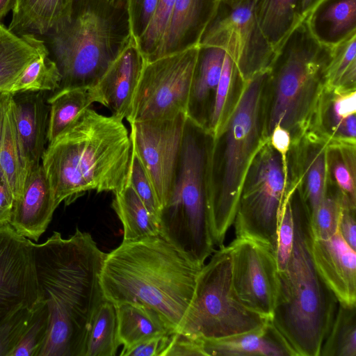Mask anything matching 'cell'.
I'll return each instance as SVG.
<instances>
[{"mask_svg":"<svg viewBox=\"0 0 356 356\" xmlns=\"http://www.w3.org/2000/svg\"><path fill=\"white\" fill-rule=\"evenodd\" d=\"M33 246L40 298L49 316L39 356H84L92 318L105 300L100 273L106 253L79 229L67 238L54 232Z\"/></svg>","mask_w":356,"mask_h":356,"instance_id":"obj_1","label":"cell"},{"mask_svg":"<svg viewBox=\"0 0 356 356\" xmlns=\"http://www.w3.org/2000/svg\"><path fill=\"white\" fill-rule=\"evenodd\" d=\"M202 267L161 236H151L122 241L106 253L100 284L106 300L142 305L175 333L191 303Z\"/></svg>","mask_w":356,"mask_h":356,"instance_id":"obj_2","label":"cell"},{"mask_svg":"<svg viewBox=\"0 0 356 356\" xmlns=\"http://www.w3.org/2000/svg\"><path fill=\"white\" fill-rule=\"evenodd\" d=\"M131 144L122 120L86 109L43 154L42 166L56 207L89 191H115L127 183Z\"/></svg>","mask_w":356,"mask_h":356,"instance_id":"obj_3","label":"cell"},{"mask_svg":"<svg viewBox=\"0 0 356 356\" xmlns=\"http://www.w3.org/2000/svg\"><path fill=\"white\" fill-rule=\"evenodd\" d=\"M291 203L295 226L293 249L286 268L277 271L271 321L295 356H319L339 302L315 267L310 214L296 188L292 192Z\"/></svg>","mask_w":356,"mask_h":356,"instance_id":"obj_4","label":"cell"},{"mask_svg":"<svg viewBox=\"0 0 356 356\" xmlns=\"http://www.w3.org/2000/svg\"><path fill=\"white\" fill-rule=\"evenodd\" d=\"M268 71L243 81L229 115L213 136L208 165V204L215 246L224 245L234 221L246 173L268 140L264 133Z\"/></svg>","mask_w":356,"mask_h":356,"instance_id":"obj_5","label":"cell"},{"mask_svg":"<svg viewBox=\"0 0 356 356\" xmlns=\"http://www.w3.org/2000/svg\"><path fill=\"white\" fill-rule=\"evenodd\" d=\"M332 47L318 42L305 19L275 51L268 68L264 96V133L276 124L290 134L291 146L312 129L323 95Z\"/></svg>","mask_w":356,"mask_h":356,"instance_id":"obj_6","label":"cell"},{"mask_svg":"<svg viewBox=\"0 0 356 356\" xmlns=\"http://www.w3.org/2000/svg\"><path fill=\"white\" fill-rule=\"evenodd\" d=\"M47 36L58 90L92 88L134 38L128 0H74L68 19Z\"/></svg>","mask_w":356,"mask_h":356,"instance_id":"obj_7","label":"cell"},{"mask_svg":"<svg viewBox=\"0 0 356 356\" xmlns=\"http://www.w3.org/2000/svg\"><path fill=\"white\" fill-rule=\"evenodd\" d=\"M212 139L186 117L172 187L159 216V236L200 267L215 250L208 204Z\"/></svg>","mask_w":356,"mask_h":356,"instance_id":"obj_8","label":"cell"},{"mask_svg":"<svg viewBox=\"0 0 356 356\" xmlns=\"http://www.w3.org/2000/svg\"><path fill=\"white\" fill-rule=\"evenodd\" d=\"M218 248L198 273L191 303L177 332L200 341L243 334L270 320L237 298L232 282L229 250L224 245Z\"/></svg>","mask_w":356,"mask_h":356,"instance_id":"obj_9","label":"cell"},{"mask_svg":"<svg viewBox=\"0 0 356 356\" xmlns=\"http://www.w3.org/2000/svg\"><path fill=\"white\" fill-rule=\"evenodd\" d=\"M293 188L289 163L268 141L246 173L233 225L236 237L263 243L275 254L282 204Z\"/></svg>","mask_w":356,"mask_h":356,"instance_id":"obj_10","label":"cell"},{"mask_svg":"<svg viewBox=\"0 0 356 356\" xmlns=\"http://www.w3.org/2000/svg\"><path fill=\"white\" fill-rule=\"evenodd\" d=\"M197 51L198 45L146 62L126 118L129 124L186 114Z\"/></svg>","mask_w":356,"mask_h":356,"instance_id":"obj_11","label":"cell"},{"mask_svg":"<svg viewBox=\"0 0 356 356\" xmlns=\"http://www.w3.org/2000/svg\"><path fill=\"white\" fill-rule=\"evenodd\" d=\"M254 0L227 4L220 0L199 45L222 49L234 62L243 81L267 71L275 51L257 23Z\"/></svg>","mask_w":356,"mask_h":356,"instance_id":"obj_12","label":"cell"},{"mask_svg":"<svg viewBox=\"0 0 356 356\" xmlns=\"http://www.w3.org/2000/svg\"><path fill=\"white\" fill-rule=\"evenodd\" d=\"M186 120V115L181 113L173 118L129 124L131 149L140 161L161 209L172 187Z\"/></svg>","mask_w":356,"mask_h":356,"instance_id":"obj_13","label":"cell"},{"mask_svg":"<svg viewBox=\"0 0 356 356\" xmlns=\"http://www.w3.org/2000/svg\"><path fill=\"white\" fill-rule=\"evenodd\" d=\"M227 248L236 296L247 307L271 320L277 291L275 252L263 243L241 237Z\"/></svg>","mask_w":356,"mask_h":356,"instance_id":"obj_14","label":"cell"},{"mask_svg":"<svg viewBox=\"0 0 356 356\" xmlns=\"http://www.w3.org/2000/svg\"><path fill=\"white\" fill-rule=\"evenodd\" d=\"M40 300L33 242L7 224L0 227V323Z\"/></svg>","mask_w":356,"mask_h":356,"instance_id":"obj_15","label":"cell"},{"mask_svg":"<svg viewBox=\"0 0 356 356\" xmlns=\"http://www.w3.org/2000/svg\"><path fill=\"white\" fill-rule=\"evenodd\" d=\"M327 144L320 136L307 133L297 144L291 146L289 153L292 185L307 204L311 220L327 191Z\"/></svg>","mask_w":356,"mask_h":356,"instance_id":"obj_16","label":"cell"},{"mask_svg":"<svg viewBox=\"0 0 356 356\" xmlns=\"http://www.w3.org/2000/svg\"><path fill=\"white\" fill-rule=\"evenodd\" d=\"M147 60L134 38L90 88L95 99L123 120L129 114L133 95Z\"/></svg>","mask_w":356,"mask_h":356,"instance_id":"obj_17","label":"cell"},{"mask_svg":"<svg viewBox=\"0 0 356 356\" xmlns=\"http://www.w3.org/2000/svg\"><path fill=\"white\" fill-rule=\"evenodd\" d=\"M312 252L318 274L339 304L356 305V250L338 230L328 239L314 238Z\"/></svg>","mask_w":356,"mask_h":356,"instance_id":"obj_18","label":"cell"},{"mask_svg":"<svg viewBox=\"0 0 356 356\" xmlns=\"http://www.w3.org/2000/svg\"><path fill=\"white\" fill-rule=\"evenodd\" d=\"M18 143L27 175L42 164L49 106L43 92L13 95Z\"/></svg>","mask_w":356,"mask_h":356,"instance_id":"obj_19","label":"cell"},{"mask_svg":"<svg viewBox=\"0 0 356 356\" xmlns=\"http://www.w3.org/2000/svg\"><path fill=\"white\" fill-rule=\"evenodd\" d=\"M42 164L26 177L20 195L14 201L10 225L34 241L47 229L56 209Z\"/></svg>","mask_w":356,"mask_h":356,"instance_id":"obj_20","label":"cell"},{"mask_svg":"<svg viewBox=\"0 0 356 356\" xmlns=\"http://www.w3.org/2000/svg\"><path fill=\"white\" fill-rule=\"evenodd\" d=\"M219 2L220 0H175L154 60L199 45Z\"/></svg>","mask_w":356,"mask_h":356,"instance_id":"obj_21","label":"cell"},{"mask_svg":"<svg viewBox=\"0 0 356 356\" xmlns=\"http://www.w3.org/2000/svg\"><path fill=\"white\" fill-rule=\"evenodd\" d=\"M314 134L328 144L356 145V88H327L313 126Z\"/></svg>","mask_w":356,"mask_h":356,"instance_id":"obj_22","label":"cell"},{"mask_svg":"<svg viewBox=\"0 0 356 356\" xmlns=\"http://www.w3.org/2000/svg\"><path fill=\"white\" fill-rule=\"evenodd\" d=\"M225 53L222 49L217 47L198 45L186 115L207 130Z\"/></svg>","mask_w":356,"mask_h":356,"instance_id":"obj_23","label":"cell"},{"mask_svg":"<svg viewBox=\"0 0 356 356\" xmlns=\"http://www.w3.org/2000/svg\"><path fill=\"white\" fill-rule=\"evenodd\" d=\"M200 341L205 356H295L271 320L258 329L243 334Z\"/></svg>","mask_w":356,"mask_h":356,"instance_id":"obj_24","label":"cell"},{"mask_svg":"<svg viewBox=\"0 0 356 356\" xmlns=\"http://www.w3.org/2000/svg\"><path fill=\"white\" fill-rule=\"evenodd\" d=\"M305 21L318 42L333 47L356 33V0H322Z\"/></svg>","mask_w":356,"mask_h":356,"instance_id":"obj_25","label":"cell"},{"mask_svg":"<svg viewBox=\"0 0 356 356\" xmlns=\"http://www.w3.org/2000/svg\"><path fill=\"white\" fill-rule=\"evenodd\" d=\"M74 0H15L8 30L17 35H49L70 17Z\"/></svg>","mask_w":356,"mask_h":356,"instance_id":"obj_26","label":"cell"},{"mask_svg":"<svg viewBox=\"0 0 356 356\" xmlns=\"http://www.w3.org/2000/svg\"><path fill=\"white\" fill-rule=\"evenodd\" d=\"M0 170L15 200L20 195L27 177L18 143L13 95L2 92L0 102Z\"/></svg>","mask_w":356,"mask_h":356,"instance_id":"obj_27","label":"cell"},{"mask_svg":"<svg viewBox=\"0 0 356 356\" xmlns=\"http://www.w3.org/2000/svg\"><path fill=\"white\" fill-rule=\"evenodd\" d=\"M48 50L32 34L17 35L0 23V92H3L26 67Z\"/></svg>","mask_w":356,"mask_h":356,"instance_id":"obj_28","label":"cell"},{"mask_svg":"<svg viewBox=\"0 0 356 356\" xmlns=\"http://www.w3.org/2000/svg\"><path fill=\"white\" fill-rule=\"evenodd\" d=\"M115 306L118 339L122 351L156 337L173 334L154 311L137 303L123 302Z\"/></svg>","mask_w":356,"mask_h":356,"instance_id":"obj_29","label":"cell"},{"mask_svg":"<svg viewBox=\"0 0 356 356\" xmlns=\"http://www.w3.org/2000/svg\"><path fill=\"white\" fill-rule=\"evenodd\" d=\"M254 11L260 29L275 52L304 19L300 0H254Z\"/></svg>","mask_w":356,"mask_h":356,"instance_id":"obj_30","label":"cell"},{"mask_svg":"<svg viewBox=\"0 0 356 356\" xmlns=\"http://www.w3.org/2000/svg\"><path fill=\"white\" fill-rule=\"evenodd\" d=\"M112 207L123 227L122 241L159 236V220L128 184L114 193Z\"/></svg>","mask_w":356,"mask_h":356,"instance_id":"obj_31","label":"cell"},{"mask_svg":"<svg viewBox=\"0 0 356 356\" xmlns=\"http://www.w3.org/2000/svg\"><path fill=\"white\" fill-rule=\"evenodd\" d=\"M95 102L90 88L57 90L47 99L49 106L47 142L53 143Z\"/></svg>","mask_w":356,"mask_h":356,"instance_id":"obj_32","label":"cell"},{"mask_svg":"<svg viewBox=\"0 0 356 356\" xmlns=\"http://www.w3.org/2000/svg\"><path fill=\"white\" fill-rule=\"evenodd\" d=\"M327 184L356 206V145L327 144Z\"/></svg>","mask_w":356,"mask_h":356,"instance_id":"obj_33","label":"cell"},{"mask_svg":"<svg viewBox=\"0 0 356 356\" xmlns=\"http://www.w3.org/2000/svg\"><path fill=\"white\" fill-rule=\"evenodd\" d=\"M119 346L115 306L104 300L90 326L84 356H114Z\"/></svg>","mask_w":356,"mask_h":356,"instance_id":"obj_34","label":"cell"},{"mask_svg":"<svg viewBox=\"0 0 356 356\" xmlns=\"http://www.w3.org/2000/svg\"><path fill=\"white\" fill-rule=\"evenodd\" d=\"M61 75L49 49L33 60L16 80L3 92L11 95L29 92L56 91Z\"/></svg>","mask_w":356,"mask_h":356,"instance_id":"obj_35","label":"cell"},{"mask_svg":"<svg viewBox=\"0 0 356 356\" xmlns=\"http://www.w3.org/2000/svg\"><path fill=\"white\" fill-rule=\"evenodd\" d=\"M243 83L234 62L225 53L207 129L212 136L220 131L237 99Z\"/></svg>","mask_w":356,"mask_h":356,"instance_id":"obj_36","label":"cell"},{"mask_svg":"<svg viewBox=\"0 0 356 356\" xmlns=\"http://www.w3.org/2000/svg\"><path fill=\"white\" fill-rule=\"evenodd\" d=\"M319 356H356V305L339 304Z\"/></svg>","mask_w":356,"mask_h":356,"instance_id":"obj_37","label":"cell"},{"mask_svg":"<svg viewBox=\"0 0 356 356\" xmlns=\"http://www.w3.org/2000/svg\"><path fill=\"white\" fill-rule=\"evenodd\" d=\"M327 84L330 88H356V33L332 47Z\"/></svg>","mask_w":356,"mask_h":356,"instance_id":"obj_38","label":"cell"},{"mask_svg":"<svg viewBox=\"0 0 356 356\" xmlns=\"http://www.w3.org/2000/svg\"><path fill=\"white\" fill-rule=\"evenodd\" d=\"M49 330L47 306L41 300L35 307L28 327L9 356H39Z\"/></svg>","mask_w":356,"mask_h":356,"instance_id":"obj_39","label":"cell"},{"mask_svg":"<svg viewBox=\"0 0 356 356\" xmlns=\"http://www.w3.org/2000/svg\"><path fill=\"white\" fill-rule=\"evenodd\" d=\"M344 198L327 184L325 197L311 220L314 239L326 240L339 230V222Z\"/></svg>","mask_w":356,"mask_h":356,"instance_id":"obj_40","label":"cell"},{"mask_svg":"<svg viewBox=\"0 0 356 356\" xmlns=\"http://www.w3.org/2000/svg\"><path fill=\"white\" fill-rule=\"evenodd\" d=\"M175 0H159L156 11L145 32L136 42L147 62L155 58L161 46Z\"/></svg>","mask_w":356,"mask_h":356,"instance_id":"obj_41","label":"cell"},{"mask_svg":"<svg viewBox=\"0 0 356 356\" xmlns=\"http://www.w3.org/2000/svg\"><path fill=\"white\" fill-rule=\"evenodd\" d=\"M294 188H291L286 195L280 213L275 251L278 271L286 268L293 249L295 226L291 194Z\"/></svg>","mask_w":356,"mask_h":356,"instance_id":"obj_42","label":"cell"},{"mask_svg":"<svg viewBox=\"0 0 356 356\" xmlns=\"http://www.w3.org/2000/svg\"><path fill=\"white\" fill-rule=\"evenodd\" d=\"M127 183L149 211L159 220L161 209L157 196L140 161L132 149Z\"/></svg>","mask_w":356,"mask_h":356,"instance_id":"obj_43","label":"cell"},{"mask_svg":"<svg viewBox=\"0 0 356 356\" xmlns=\"http://www.w3.org/2000/svg\"><path fill=\"white\" fill-rule=\"evenodd\" d=\"M35 307L22 309L0 323V356H9L28 327Z\"/></svg>","mask_w":356,"mask_h":356,"instance_id":"obj_44","label":"cell"},{"mask_svg":"<svg viewBox=\"0 0 356 356\" xmlns=\"http://www.w3.org/2000/svg\"><path fill=\"white\" fill-rule=\"evenodd\" d=\"M159 0H128L133 38L137 42L145 32L156 11Z\"/></svg>","mask_w":356,"mask_h":356,"instance_id":"obj_45","label":"cell"},{"mask_svg":"<svg viewBox=\"0 0 356 356\" xmlns=\"http://www.w3.org/2000/svg\"><path fill=\"white\" fill-rule=\"evenodd\" d=\"M205 356L201 342L179 332L170 337L162 356Z\"/></svg>","mask_w":356,"mask_h":356,"instance_id":"obj_46","label":"cell"},{"mask_svg":"<svg viewBox=\"0 0 356 356\" xmlns=\"http://www.w3.org/2000/svg\"><path fill=\"white\" fill-rule=\"evenodd\" d=\"M356 206L344 199L339 222V231L348 245L356 250Z\"/></svg>","mask_w":356,"mask_h":356,"instance_id":"obj_47","label":"cell"},{"mask_svg":"<svg viewBox=\"0 0 356 356\" xmlns=\"http://www.w3.org/2000/svg\"><path fill=\"white\" fill-rule=\"evenodd\" d=\"M170 335L152 338L122 351L121 356H162Z\"/></svg>","mask_w":356,"mask_h":356,"instance_id":"obj_48","label":"cell"},{"mask_svg":"<svg viewBox=\"0 0 356 356\" xmlns=\"http://www.w3.org/2000/svg\"><path fill=\"white\" fill-rule=\"evenodd\" d=\"M270 145L281 155L282 160L289 163V153L291 146V138L289 132L280 124L272 129L269 136Z\"/></svg>","mask_w":356,"mask_h":356,"instance_id":"obj_49","label":"cell"},{"mask_svg":"<svg viewBox=\"0 0 356 356\" xmlns=\"http://www.w3.org/2000/svg\"><path fill=\"white\" fill-rule=\"evenodd\" d=\"M14 201L13 194L0 170V227L9 224Z\"/></svg>","mask_w":356,"mask_h":356,"instance_id":"obj_50","label":"cell"},{"mask_svg":"<svg viewBox=\"0 0 356 356\" xmlns=\"http://www.w3.org/2000/svg\"><path fill=\"white\" fill-rule=\"evenodd\" d=\"M322 0H300V15L305 19L311 10Z\"/></svg>","mask_w":356,"mask_h":356,"instance_id":"obj_51","label":"cell"},{"mask_svg":"<svg viewBox=\"0 0 356 356\" xmlns=\"http://www.w3.org/2000/svg\"><path fill=\"white\" fill-rule=\"evenodd\" d=\"M15 0H0V23L1 19L13 10Z\"/></svg>","mask_w":356,"mask_h":356,"instance_id":"obj_52","label":"cell"},{"mask_svg":"<svg viewBox=\"0 0 356 356\" xmlns=\"http://www.w3.org/2000/svg\"><path fill=\"white\" fill-rule=\"evenodd\" d=\"M227 4H232V3H234L236 1H238V0H220Z\"/></svg>","mask_w":356,"mask_h":356,"instance_id":"obj_53","label":"cell"},{"mask_svg":"<svg viewBox=\"0 0 356 356\" xmlns=\"http://www.w3.org/2000/svg\"><path fill=\"white\" fill-rule=\"evenodd\" d=\"M1 95H2V92H0V102H1Z\"/></svg>","mask_w":356,"mask_h":356,"instance_id":"obj_54","label":"cell"}]
</instances>
